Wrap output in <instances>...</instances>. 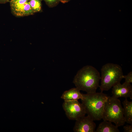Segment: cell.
Masks as SVG:
<instances>
[{
  "instance_id": "8fae6325",
  "label": "cell",
  "mask_w": 132,
  "mask_h": 132,
  "mask_svg": "<svg viewBox=\"0 0 132 132\" xmlns=\"http://www.w3.org/2000/svg\"><path fill=\"white\" fill-rule=\"evenodd\" d=\"M118 127L110 121L103 120L99 125L95 132H119Z\"/></svg>"
},
{
  "instance_id": "ba28073f",
  "label": "cell",
  "mask_w": 132,
  "mask_h": 132,
  "mask_svg": "<svg viewBox=\"0 0 132 132\" xmlns=\"http://www.w3.org/2000/svg\"><path fill=\"white\" fill-rule=\"evenodd\" d=\"M112 88L113 97L117 99L119 97L129 98L132 99V86L131 84H121L119 82Z\"/></svg>"
},
{
  "instance_id": "9c48e42d",
  "label": "cell",
  "mask_w": 132,
  "mask_h": 132,
  "mask_svg": "<svg viewBox=\"0 0 132 132\" xmlns=\"http://www.w3.org/2000/svg\"><path fill=\"white\" fill-rule=\"evenodd\" d=\"M80 90L77 88H73L64 91L63 93L61 98L64 101L78 100L81 99L83 96V94L81 93Z\"/></svg>"
},
{
  "instance_id": "30bf717a",
  "label": "cell",
  "mask_w": 132,
  "mask_h": 132,
  "mask_svg": "<svg viewBox=\"0 0 132 132\" xmlns=\"http://www.w3.org/2000/svg\"><path fill=\"white\" fill-rule=\"evenodd\" d=\"M122 104L125 122L132 125V101H129L126 98Z\"/></svg>"
},
{
  "instance_id": "277c9868",
  "label": "cell",
  "mask_w": 132,
  "mask_h": 132,
  "mask_svg": "<svg viewBox=\"0 0 132 132\" xmlns=\"http://www.w3.org/2000/svg\"><path fill=\"white\" fill-rule=\"evenodd\" d=\"M102 119L113 122L118 127L124 124L123 108L119 99L108 96L105 103Z\"/></svg>"
},
{
  "instance_id": "8992f818",
  "label": "cell",
  "mask_w": 132,
  "mask_h": 132,
  "mask_svg": "<svg viewBox=\"0 0 132 132\" xmlns=\"http://www.w3.org/2000/svg\"><path fill=\"white\" fill-rule=\"evenodd\" d=\"M9 2L11 13L16 17L27 16L34 13L29 0H11Z\"/></svg>"
},
{
  "instance_id": "7a4b0ae2",
  "label": "cell",
  "mask_w": 132,
  "mask_h": 132,
  "mask_svg": "<svg viewBox=\"0 0 132 132\" xmlns=\"http://www.w3.org/2000/svg\"><path fill=\"white\" fill-rule=\"evenodd\" d=\"M108 97L101 92L83 94L81 103L86 114L94 121L102 119L105 103Z\"/></svg>"
},
{
  "instance_id": "7c38bea8",
  "label": "cell",
  "mask_w": 132,
  "mask_h": 132,
  "mask_svg": "<svg viewBox=\"0 0 132 132\" xmlns=\"http://www.w3.org/2000/svg\"><path fill=\"white\" fill-rule=\"evenodd\" d=\"M42 0H29V3L33 12L35 13L42 11Z\"/></svg>"
},
{
  "instance_id": "3957f363",
  "label": "cell",
  "mask_w": 132,
  "mask_h": 132,
  "mask_svg": "<svg viewBox=\"0 0 132 132\" xmlns=\"http://www.w3.org/2000/svg\"><path fill=\"white\" fill-rule=\"evenodd\" d=\"M101 72V84L99 87L101 92L108 90L123 78L122 68L118 64L110 63L105 64L102 66Z\"/></svg>"
},
{
  "instance_id": "2e32d148",
  "label": "cell",
  "mask_w": 132,
  "mask_h": 132,
  "mask_svg": "<svg viewBox=\"0 0 132 132\" xmlns=\"http://www.w3.org/2000/svg\"><path fill=\"white\" fill-rule=\"evenodd\" d=\"M9 0H0V4H5L9 2Z\"/></svg>"
},
{
  "instance_id": "5b68a950",
  "label": "cell",
  "mask_w": 132,
  "mask_h": 132,
  "mask_svg": "<svg viewBox=\"0 0 132 132\" xmlns=\"http://www.w3.org/2000/svg\"><path fill=\"white\" fill-rule=\"evenodd\" d=\"M62 107L66 116L70 120H76L86 114L83 105L78 100L64 101Z\"/></svg>"
},
{
  "instance_id": "5bb4252c",
  "label": "cell",
  "mask_w": 132,
  "mask_h": 132,
  "mask_svg": "<svg viewBox=\"0 0 132 132\" xmlns=\"http://www.w3.org/2000/svg\"><path fill=\"white\" fill-rule=\"evenodd\" d=\"M123 78H125V81L123 83L124 84H130L132 82V72L131 71L128 74L124 75Z\"/></svg>"
},
{
  "instance_id": "6da1fadb",
  "label": "cell",
  "mask_w": 132,
  "mask_h": 132,
  "mask_svg": "<svg viewBox=\"0 0 132 132\" xmlns=\"http://www.w3.org/2000/svg\"><path fill=\"white\" fill-rule=\"evenodd\" d=\"M100 78V74L96 68L87 65L77 72L73 82L80 90L85 91L87 93H93L96 92L99 87Z\"/></svg>"
},
{
  "instance_id": "4fadbf2b",
  "label": "cell",
  "mask_w": 132,
  "mask_h": 132,
  "mask_svg": "<svg viewBox=\"0 0 132 132\" xmlns=\"http://www.w3.org/2000/svg\"><path fill=\"white\" fill-rule=\"evenodd\" d=\"M44 0L49 7L52 8L56 6L60 2V0Z\"/></svg>"
},
{
  "instance_id": "e0dca14e",
  "label": "cell",
  "mask_w": 132,
  "mask_h": 132,
  "mask_svg": "<svg viewBox=\"0 0 132 132\" xmlns=\"http://www.w3.org/2000/svg\"><path fill=\"white\" fill-rule=\"evenodd\" d=\"M71 0H60V2L64 3L68 2Z\"/></svg>"
},
{
  "instance_id": "9a60e30c",
  "label": "cell",
  "mask_w": 132,
  "mask_h": 132,
  "mask_svg": "<svg viewBox=\"0 0 132 132\" xmlns=\"http://www.w3.org/2000/svg\"><path fill=\"white\" fill-rule=\"evenodd\" d=\"M124 132H132V125H127L123 127Z\"/></svg>"
},
{
  "instance_id": "52a82bcc",
  "label": "cell",
  "mask_w": 132,
  "mask_h": 132,
  "mask_svg": "<svg viewBox=\"0 0 132 132\" xmlns=\"http://www.w3.org/2000/svg\"><path fill=\"white\" fill-rule=\"evenodd\" d=\"M76 121L73 129L74 132H95L96 124L89 116H83Z\"/></svg>"
}]
</instances>
